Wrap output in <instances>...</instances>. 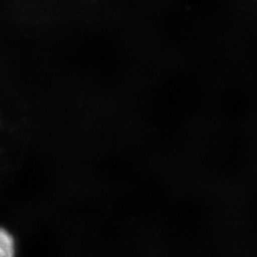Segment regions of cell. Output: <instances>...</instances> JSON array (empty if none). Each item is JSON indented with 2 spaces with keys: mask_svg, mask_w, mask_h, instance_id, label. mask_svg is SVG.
I'll return each mask as SVG.
<instances>
[{
  "mask_svg": "<svg viewBox=\"0 0 257 257\" xmlns=\"http://www.w3.org/2000/svg\"><path fill=\"white\" fill-rule=\"evenodd\" d=\"M0 257H17L16 240L4 228H0Z\"/></svg>",
  "mask_w": 257,
  "mask_h": 257,
  "instance_id": "obj_1",
  "label": "cell"
}]
</instances>
